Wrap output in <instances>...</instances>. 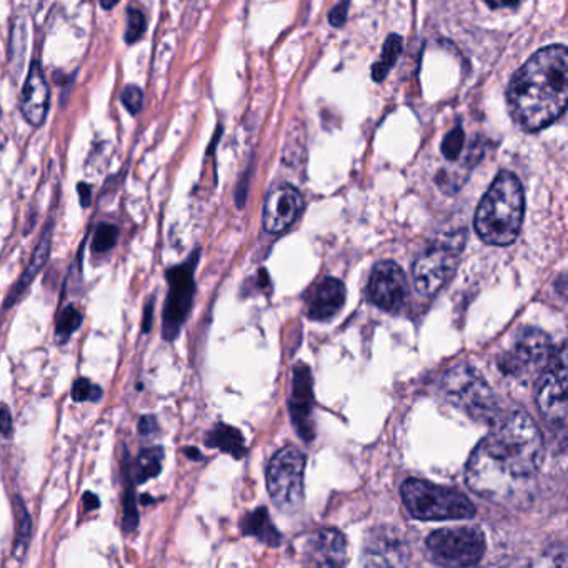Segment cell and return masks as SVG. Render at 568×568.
I'll list each match as a JSON object with an SVG mask.
<instances>
[{
    "mask_svg": "<svg viewBox=\"0 0 568 568\" xmlns=\"http://www.w3.org/2000/svg\"><path fill=\"white\" fill-rule=\"evenodd\" d=\"M402 49H404V41H402L400 36L392 34L390 38L387 39V42H385L381 61L374 65V71H372L375 81L382 82L387 78L388 72H390L395 62L400 58Z\"/></svg>",
    "mask_w": 568,
    "mask_h": 568,
    "instance_id": "cell-23",
    "label": "cell"
},
{
    "mask_svg": "<svg viewBox=\"0 0 568 568\" xmlns=\"http://www.w3.org/2000/svg\"><path fill=\"white\" fill-rule=\"evenodd\" d=\"M368 297L382 311H400L408 298L407 277L400 265L390 261L375 265L368 281Z\"/></svg>",
    "mask_w": 568,
    "mask_h": 568,
    "instance_id": "cell-12",
    "label": "cell"
},
{
    "mask_svg": "<svg viewBox=\"0 0 568 568\" xmlns=\"http://www.w3.org/2000/svg\"><path fill=\"white\" fill-rule=\"evenodd\" d=\"M345 287L338 278L327 277L315 285L308 298V317L312 321L327 322L344 307Z\"/></svg>",
    "mask_w": 568,
    "mask_h": 568,
    "instance_id": "cell-19",
    "label": "cell"
},
{
    "mask_svg": "<svg viewBox=\"0 0 568 568\" xmlns=\"http://www.w3.org/2000/svg\"><path fill=\"white\" fill-rule=\"evenodd\" d=\"M485 535L478 527H452L427 538L432 560L442 567H471L485 554Z\"/></svg>",
    "mask_w": 568,
    "mask_h": 568,
    "instance_id": "cell-7",
    "label": "cell"
},
{
    "mask_svg": "<svg viewBox=\"0 0 568 568\" xmlns=\"http://www.w3.org/2000/svg\"><path fill=\"white\" fill-rule=\"evenodd\" d=\"M155 430H158V420H155V417L144 415L141 422H139V432H141L142 435H152Z\"/></svg>",
    "mask_w": 568,
    "mask_h": 568,
    "instance_id": "cell-34",
    "label": "cell"
},
{
    "mask_svg": "<svg viewBox=\"0 0 568 568\" xmlns=\"http://www.w3.org/2000/svg\"><path fill=\"white\" fill-rule=\"evenodd\" d=\"M102 388L92 384L88 378H79L72 387V398L75 402H95L101 400Z\"/></svg>",
    "mask_w": 568,
    "mask_h": 568,
    "instance_id": "cell-30",
    "label": "cell"
},
{
    "mask_svg": "<svg viewBox=\"0 0 568 568\" xmlns=\"http://www.w3.org/2000/svg\"><path fill=\"white\" fill-rule=\"evenodd\" d=\"M79 195H81V204L84 205V207H89L92 197L91 187H89L88 184L79 185Z\"/></svg>",
    "mask_w": 568,
    "mask_h": 568,
    "instance_id": "cell-37",
    "label": "cell"
},
{
    "mask_svg": "<svg viewBox=\"0 0 568 568\" xmlns=\"http://www.w3.org/2000/svg\"><path fill=\"white\" fill-rule=\"evenodd\" d=\"M82 501H84L85 510H95L99 508V497L92 491H85L84 497H82Z\"/></svg>",
    "mask_w": 568,
    "mask_h": 568,
    "instance_id": "cell-36",
    "label": "cell"
},
{
    "mask_svg": "<svg viewBox=\"0 0 568 568\" xmlns=\"http://www.w3.org/2000/svg\"><path fill=\"white\" fill-rule=\"evenodd\" d=\"M82 324V314L78 311V308L69 305L64 312H62L61 317L58 321V328H55V337L61 344H64L65 341L72 337L75 332L79 331Z\"/></svg>",
    "mask_w": 568,
    "mask_h": 568,
    "instance_id": "cell-26",
    "label": "cell"
},
{
    "mask_svg": "<svg viewBox=\"0 0 568 568\" xmlns=\"http://www.w3.org/2000/svg\"><path fill=\"white\" fill-rule=\"evenodd\" d=\"M197 255L168 272L169 294L164 307V324H162V335L168 342L179 337L191 314L195 295L194 271L197 265Z\"/></svg>",
    "mask_w": 568,
    "mask_h": 568,
    "instance_id": "cell-11",
    "label": "cell"
},
{
    "mask_svg": "<svg viewBox=\"0 0 568 568\" xmlns=\"http://www.w3.org/2000/svg\"><path fill=\"white\" fill-rule=\"evenodd\" d=\"M0 118H2V111H0Z\"/></svg>",
    "mask_w": 568,
    "mask_h": 568,
    "instance_id": "cell-41",
    "label": "cell"
},
{
    "mask_svg": "<svg viewBox=\"0 0 568 568\" xmlns=\"http://www.w3.org/2000/svg\"><path fill=\"white\" fill-rule=\"evenodd\" d=\"M538 410L548 424L565 427L567 424V347L554 351L547 367L541 371L535 392Z\"/></svg>",
    "mask_w": 568,
    "mask_h": 568,
    "instance_id": "cell-10",
    "label": "cell"
},
{
    "mask_svg": "<svg viewBox=\"0 0 568 568\" xmlns=\"http://www.w3.org/2000/svg\"><path fill=\"white\" fill-rule=\"evenodd\" d=\"M207 445L221 448V450L227 452V454L234 455L237 458L245 454L244 438H242L241 432L224 424L217 425L209 434Z\"/></svg>",
    "mask_w": 568,
    "mask_h": 568,
    "instance_id": "cell-21",
    "label": "cell"
},
{
    "mask_svg": "<svg viewBox=\"0 0 568 568\" xmlns=\"http://www.w3.org/2000/svg\"><path fill=\"white\" fill-rule=\"evenodd\" d=\"M464 129L462 125H455L442 142V154L447 161L454 162L460 158L462 149H464Z\"/></svg>",
    "mask_w": 568,
    "mask_h": 568,
    "instance_id": "cell-28",
    "label": "cell"
},
{
    "mask_svg": "<svg viewBox=\"0 0 568 568\" xmlns=\"http://www.w3.org/2000/svg\"><path fill=\"white\" fill-rule=\"evenodd\" d=\"M49 102H51V89L45 81L44 72L38 61L32 62L28 81L21 95V112L29 124L39 128L48 118Z\"/></svg>",
    "mask_w": 568,
    "mask_h": 568,
    "instance_id": "cell-16",
    "label": "cell"
},
{
    "mask_svg": "<svg viewBox=\"0 0 568 568\" xmlns=\"http://www.w3.org/2000/svg\"><path fill=\"white\" fill-rule=\"evenodd\" d=\"M465 232L445 235L430 245L414 265V282L418 294L432 297L455 274L464 252Z\"/></svg>",
    "mask_w": 568,
    "mask_h": 568,
    "instance_id": "cell-6",
    "label": "cell"
},
{
    "mask_svg": "<svg viewBox=\"0 0 568 568\" xmlns=\"http://www.w3.org/2000/svg\"><path fill=\"white\" fill-rule=\"evenodd\" d=\"M14 514H16V540H14V558L19 561L24 560L26 551H28L29 544L32 537V517L26 507L24 500L21 497H14Z\"/></svg>",
    "mask_w": 568,
    "mask_h": 568,
    "instance_id": "cell-20",
    "label": "cell"
},
{
    "mask_svg": "<svg viewBox=\"0 0 568 568\" xmlns=\"http://www.w3.org/2000/svg\"><path fill=\"white\" fill-rule=\"evenodd\" d=\"M520 0H487V4H490L491 8H514L517 6Z\"/></svg>",
    "mask_w": 568,
    "mask_h": 568,
    "instance_id": "cell-38",
    "label": "cell"
},
{
    "mask_svg": "<svg viewBox=\"0 0 568 568\" xmlns=\"http://www.w3.org/2000/svg\"><path fill=\"white\" fill-rule=\"evenodd\" d=\"M185 454L191 455L192 458H201V454L197 450H192V448H187Z\"/></svg>",
    "mask_w": 568,
    "mask_h": 568,
    "instance_id": "cell-40",
    "label": "cell"
},
{
    "mask_svg": "<svg viewBox=\"0 0 568 568\" xmlns=\"http://www.w3.org/2000/svg\"><path fill=\"white\" fill-rule=\"evenodd\" d=\"M525 214L524 187L517 175L500 172L475 212V231L485 244L510 245L520 234Z\"/></svg>",
    "mask_w": 568,
    "mask_h": 568,
    "instance_id": "cell-3",
    "label": "cell"
},
{
    "mask_svg": "<svg viewBox=\"0 0 568 568\" xmlns=\"http://www.w3.org/2000/svg\"><path fill=\"white\" fill-rule=\"evenodd\" d=\"M148 21L145 16L139 9L131 8L128 11V31H125V41L128 44H134L145 34Z\"/></svg>",
    "mask_w": 568,
    "mask_h": 568,
    "instance_id": "cell-29",
    "label": "cell"
},
{
    "mask_svg": "<svg viewBox=\"0 0 568 568\" xmlns=\"http://www.w3.org/2000/svg\"><path fill=\"white\" fill-rule=\"evenodd\" d=\"M407 564V547L397 531L381 528L368 538L364 548V565L394 567Z\"/></svg>",
    "mask_w": 568,
    "mask_h": 568,
    "instance_id": "cell-17",
    "label": "cell"
},
{
    "mask_svg": "<svg viewBox=\"0 0 568 568\" xmlns=\"http://www.w3.org/2000/svg\"><path fill=\"white\" fill-rule=\"evenodd\" d=\"M152 314H154V301L149 302L148 307H145L144 324H142V331H144L145 334L151 332Z\"/></svg>",
    "mask_w": 568,
    "mask_h": 568,
    "instance_id": "cell-35",
    "label": "cell"
},
{
    "mask_svg": "<svg viewBox=\"0 0 568 568\" xmlns=\"http://www.w3.org/2000/svg\"><path fill=\"white\" fill-rule=\"evenodd\" d=\"M52 235H54V222L49 221L48 225L44 227V231H42L41 239H39L34 252H32L31 261H29L28 267L24 268L21 277H19V281L16 282L14 287L11 288L8 297H6V311L14 307L16 304H19V301L24 297L26 292H28L29 287H31L32 282L38 278V275L41 274L42 268H44L45 264H48L49 257H51Z\"/></svg>",
    "mask_w": 568,
    "mask_h": 568,
    "instance_id": "cell-18",
    "label": "cell"
},
{
    "mask_svg": "<svg viewBox=\"0 0 568 568\" xmlns=\"http://www.w3.org/2000/svg\"><path fill=\"white\" fill-rule=\"evenodd\" d=\"M544 462V437L525 412L498 418L490 435L468 458L467 484L488 500H515L525 495Z\"/></svg>",
    "mask_w": 568,
    "mask_h": 568,
    "instance_id": "cell-1",
    "label": "cell"
},
{
    "mask_svg": "<svg viewBox=\"0 0 568 568\" xmlns=\"http://www.w3.org/2000/svg\"><path fill=\"white\" fill-rule=\"evenodd\" d=\"M400 491L405 507L418 520H457L475 515L474 504L455 488L408 478Z\"/></svg>",
    "mask_w": 568,
    "mask_h": 568,
    "instance_id": "cell-5",
    "label": "cell"
},
{
    "mask_svg": "<svg viewBox=\"0 0 568 568\" xmlns=\"http://www.w3.org/2000/svg\"><path fill=\"white\" fill-rule=\"evenodd\" d=\"M14 430V422H12V414L8 405H0V435L11 437Z\"/></svg>",
    "mask_w": 568,
    "mask_h": 568,
    "instance_id": "cell-32",
    "label": "cell"
},
{
    "mask_svg": "<svg viewBox=\"0 0 568 568\" xmlns=\"http://www.w3.org/2000/svg\"><path fill=\"white\" fill-rule=\"evenodd\" d=\"M304 471L305 455L298 448H282L272 458L267 470L268 495L282 510H292L304 498Z\"/></svg>",
    "mask_w": 568,
    "mask_h": 568,
    "instance_id": "cell-8",
    "label": "cell"
},
{
    "mask_svg": "<svg viewBox=\"0 0 568 568\" xmlns=\"http://www.w3.org/2000/svg\"><path fill=\"white\" fill-rule=\"evenodd\" d=\"M162 460H164V448L151 447L142 450L134 465L135 481L145 484V481L158 477L162 470Z\"/></svg>",
    "mask_w": 568,
    "mask_h": 568,
    "instance_id": "cell-22",
    "label": "cell"
},
{
    "mask_svg": "<svg viewBox=\"0 0 568 568\" xmlns=\"http://www.w3.org/2000/svg\"><path fill=\"white\" fill-rule=\"evenodd\" d=\"M550 338L538 328H521L510 351L498 357V367L510 377L521 378L541 372L554 355Z\"/></svg>",
    "mask_w": 568,
    "mask_h": 568,
    "instance_id": "cell-9",
    "label": "cell"
},
{
    "mask_svg": "<svg viewBox=\"0 0 568 568\" xmlns=\"http://www.w3.org/2000/svg\"><path fill=\"white\" fill-rule=\"evenodd\" d=\"M314 384L312 374L305 365H297L292 381V395L288 400L292 422L301 437L311 440L314 437Z\"/></svg>",
    "mask_w": 568,
    "mask_h": 568,
    "instance_id": "cell-14",
    "label": "cell"
},
{
    "mask_svg": "<svg viewBox=\"0 0 568 568\" xmlns=\"http://www.w3.org/2000/svg\"><path fill=\"white\" fill-rule=\"evenodd\" d=\"M347 9H348V0H344L337 8H334V11L328 14V21L334 28H341V26L345 24L347 21Z\"/></svg>",
    "mask_w": 568,
    "mask_h": 568,
    "instance_id": "cell-33",
    "label": "cell"
},
{
    "mask_svg": "<svg viewBox=\"0 0 568 568\" xmlns=\"http://www.w3.org/2000/svg\"><path fill=\"white\" fill-rule=\"evenodd\" d=\"M119 2H121V0H101L102 8L104 9H114Z\"/></svg>",
    "mask_w": 568,
    "mask_h": 568,
    "instance_id": "cell-39",
    "label": "cell"
},
{
    "mask_svg": "<svg viewBox=\"0 0 568 568\" xmlns=\"http://www.w3.org/2000/svg\"><path fill=\"white\" fill-rule=\"evenodd\" d=\"M119 229L112 224H99L95 229L94 242H92V251L98 254L111 251L118 244Z\"/></svg>",
    "mask_w": 568,
    "mask_h": 568,
    "instance_id": "cell-27",
    "label": "cell"
},
{
    "mask_svg": "<svg viewBox=\"0 0 568 568\" xmlns=\"http://www.w3.org/2000/svg\"><path fill=\"white\" fill-rule=\"evenodd\" d=\"M302 207H304V201L297 189L287 184L272 189L264 207L265 231L268 234H281L297 221Z\"/></svg>",
    "mask_w": 568,
    "mask_h": 568,
    "instance_id": "cell-13",
    "label": "cell"
},
{
    "mask_svg": "<svg viewBox=\"0 0 568 568\" xmlns=\"http://www.w3.org/2000/svg\"><path fill=\"white\" fill-rule=\"evenodd\" d=\"M122 104L125 105L131 114H138L142 109V104H144V94H142L141 89L138 85H128L122 92Z\"/></svg>",
    "mask_w": 568,
    "mask_h": 568,
    "instance_id": "cell-31",
    "label": "cell"
},
{
    "mask_svg": "<svg viewBox=\"0 0 568 568\" xmlns=\"http://www.w3.org/2000/svg\"><path fill=\"white\" fill-rule=\"evenodd\" d=\"M444 392L447 400L471 420L494 425L501 417L497 395L471 365L460 364L452 368L445 375Z\"/></svg>",
    "mask_w": 568,
    "mask_h": 568,
    "instance_id": "cell-4",
    "label": "cell"
},
{
    "mask_svg": "<svg viewBox=\"0 0 568 568\" xmlns=\"http://www.w3.org/2000/svg\"><path fill=\"white\" fill-rule=\"evenodd\" d=\"M305 564L315 567H342L347 564V538L335 528L315 531L305 547Z\"/></svg>",
    "mask_w": 568,
    "mask_h": 568,
    "instance_id": "cell-15",
    "label": "cell"
},
{
    "mask_svg": "<svg viewBox=\"0 0 568 568\" xmlns=\"http://www.w3.org/2000/svg\"><path fill=\"white\" fill-rule=\"evenodd\" d=\"M122 528L125 531H134L139 525L138 500H135V488L131 480L125 481L124 497H122Z\"/></svg>",
    "mask_w": 568,
    "mask_h": 568,
    "instance_id": "cell-25",
    "label": "cell"
},
{
    "mask_svg": "<svg viewBox=\"0 0 568 568\" xmlns=\"http://www.w3.org/2000/svg\"><path fill=\"white\" fill-rule=\"evenodd\" d=\"M567 98V48L548 45L511 78L507 91L508 111L524 131L538 132L564 114Z\"/></svg>",
    "mask_w": 568,
    "mask_h": 568,
    "instance_id": "cell-2",
    "label": "cell"
},
{
    "mask_svg": "<svg viewBox=\"0 0 568 568\" xmlns=\"http://www.w3.org/2000/svg\"><path fill=\"white\" fill-rule=\"evenodd\" d=\"M244 531L248 535H257L262 540L271 541V544H277L278 534L275 528L272 527L271 520H268L267 510L255 511V514L248 515L244 521Z\"/></svg>",
    "mask_w": 568,
    "mask_h": 568,
    "instance_id": "cell-24",
    "label": "cell"
}]
</instances>
